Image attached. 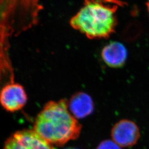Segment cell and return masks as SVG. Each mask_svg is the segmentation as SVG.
I'll return each instance as SVG.
<instances>
[{"instance_id": "6da1fadb", "label": "cell", "mask_w": 149, "mask_h": 149, "mask_svg": "<svg viewBox=\"0 0 149 149\" xmlns=\"http://www.w3.org/2000/svg\"><path fill=\"white\" fill-rule=\"evenodd\" d=\"M82 126L70 111L66 99L48 102L38 114L33 130L53 145L63 146L78 138Z\"/></svg>"}, {"instance_id": "7a4b0ae2", "label": "cell", "mask_w": 149, "mask_h": 149, "mask_svg": "<svg viewBox=\"0 0 149 149\" xmlns=\"http://www.w3.org/2000/svg\"><path fill=\"white\" fill-rule=\"evenodd\" d=\"M124 5L120 0H85L70 24L89 39L107 38L115 32L118 24L116 12L119 6Z\"/></svg>"}, {"instance_id": "3957f363", "label": "cell", "mask_w": 149, "mask_h": 149, "mask_svg": "<svg viewBox=\"0 0 149 149\" xmlns=\"http://www.w3.org/2000/svg\"><path fill=\"white\" fill-rule=\"evenodd\" d=\"M3 149H55L33 129L13 134L6 141Z\"/></svg>"}, {"instance_id": "277c9868", "label": "cell", "mask_w": 149, "mask_h": 149, "mask_svg": "<svg viewBox=\"0 0 149 149\" xmlns=\"http://www.w3.org/2000/svg\"><path fill=\"white\" fill-rule=\"evenodd\" d=\"M140 136V129L137 124L130 120H121L112 128V140L121 148L133 146L137 143Z\"/></svg>"}, {"instance_id": "5b68a950", "label": "cell", "mask_w": 149, "mask_h": 149, "mask_svg": "<svg viewBox=\"0 0 149 149\" xmlns=\"http://www.w3.org/2000/svg\"><path fill=\"white\" fill-rule=\"evenodd\" d=\"M27 95L24 87L19 84L12 83L5 86L0 92V103L8 112L18 111L24 106Z\"/></svg>"}, {"instance_id": "8992f818", "label": "cell", "mask_w": 149, "mask_h": 149, "mask_svg": "<svg viewBox=\"0 0 149 149\" xmlns=\"http://www.w3.org/2000/svg\"><path fill=\"white\" fill-rule=\"evenodd\" d=\"M101 56L103 61L109 67L117 68L122 67L125 64L128 52L122 43L113 42L103 48Z\"/></svg>"}, {"instance_id": "52a82bcc", "label": "cell", "mask_w": 149, "mask_h": 149, "mask_svg": "<svg viewBox=\"0 0 149 149\" xmlns=\"http://www.w3.org/2000/svg\"><path fill=\"white\" fill-rule=\"evenodd\" d=\"M9 40L0 37V92L5 86L15 82L14 70L9 56Z\"/></svg>"}, {"instance_id": "ba28073f", "label": "cell", "mask_w": 149, "mask_h": 149, "mask_svg": "<svg viewBox=\"0 0 149 149\" xmlns=\"http://www.w3.org/2000/svg\"><path fill=\"white\" fill-rule=\"evenodd\" d=\"M70 111L77 119L84 118L91 114L94 109L93 102L87 93L74 94L69 102Z\"/></svg>"}, {"instance_id": "9c48e42d", "label": "cell", "mask_w": 149, "mask_h": 149, "mask_svg": "<svg viewBox=\"0 0 149 149\" xmlns=\"http://www.w3.org/2000/svg\"><path fill=\"white\" fill-rule=\"evenodd\" d=\"M112 140H106L98 145L96 149H122Z\"/></svg>"}, {"instance_id": "30bf717a", "label": "cell", "mask_w": 149, "mask_h": 149, "mask_svg": "<svg viewBox=\"0 0 149 149\" xmlns=\"http://www.w3.org/2000/svg\"><path fill=\"white\" fill-rule=\"evenodd\" d=\"M146 6H147V9H148V12L149 13V0L148 1V2L146 3Z\"/></svg>"}]
</instances>
